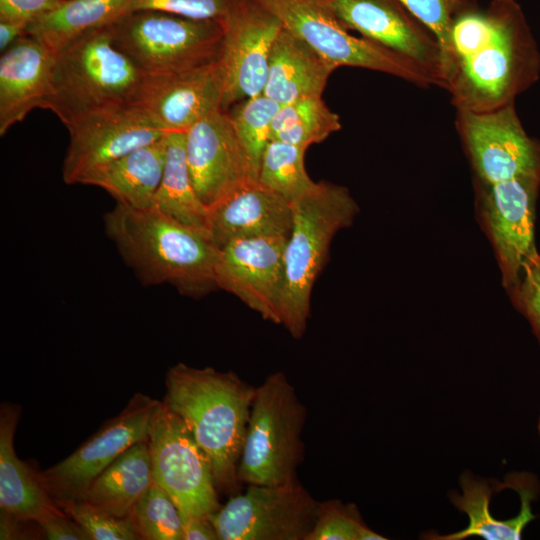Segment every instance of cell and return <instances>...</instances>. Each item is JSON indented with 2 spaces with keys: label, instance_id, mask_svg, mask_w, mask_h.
<instances>
[{
  "label": "cell",
  "instance_id": "cell-25",
  "mask_svg": "<svg viewBox=\"0 0 540 540\" xmlns=\"http://www.w3.org/2000/svg\"><path fill=\"white\" fill-rule=\"evenodd\" d=\"M165 159L166 135L103 166L84 184L100 187L116 203L134 209H150L162 179Z\"/></svg>",
  "mask_w": 540,
  "mask_h": 540
},
{
  "label": "cell",
  "instance_id": "cell-15",
  "mask_svg": "<svg viewBox=\"0 0 540 540\" xmlns=\"http://www.w3.org/2000/svg\"><path fill=\"white\" fill-rule=\"evenodd\" d=\"M287 236L233 240L220 248L215 269L217 289L239 298L263 319L281 324L280 302Z\"/></svg>",
  "mask_w": 540,
  "mask_h": 540
},
{
  "label": "cell",
  "instance_id": "cell-17",
  "mask_svg": "<svg viewBox=\"0 0 540 540\" xmlns=\"http://www.w3.org/2000/svg\"><path fill=\"white\" fill-rule=\"evenodd\" d=\"M67 129L62 176L69 185L84 184L103 166L166 135L130 105L91 114Z\"/></svg>",
  "mask_w": 540,
  "mask_h": 540
},
{
  "label": "cell",
  "instance_id": "cell-38",
  "mask_svg": "<svg viewBox=\"0 0 540 540\" xmlns=\"http://www.w3.org/2000/svg\"><path fill=\"white\" fill-rule=\"evenodd\" d=\"M63 0H0V20L29 25L59 6Z\"/></svg>",
  "mask_w": 540,
  "mask_h": 540
},
{
  "label": "cell",
  "instance_id": "cell-37",
  "mask_svg": "<svg viewBox=\"0 0 540 540\" xmlns=\"http://www.w3.org/2000/svg\"><path fill=\"white\" fill-rule=\"evenodd\" d=\"M512 290L519 310L530 322L540 342V258L524 268Z\"/></svg>",
  "mask_w": 540,
  "mask_h": 540
},
{
  "label": "cell",
  "instance_id": "cell-21",
  "mask_svg": "<svg viewBox=\"0 0 540 540\" xmlns=\"http://www.w3.org/2000/svg\"><path fill=\"white\" fill-rule=\"evenodd\" d=\"M55 53L29 34L0 57V135L35 108L44 109L53 92Z\"/></svg>",
  "mask_w": 540,
  "mask_h": 540
},
{
  "label": "cell",
  "instance_id": "cell-36",
  "mask_svg": "<svg viewBox=\"0 0 540 540\" xmlns=\"http://www.w3.org/2000/svg\"><path fill=\"white\" fill-rule=\"evenodd\" d=\"M233 0H132L130 11L158 10L197 20H220Z\"/></svg>",
  "mask_w": 540,
  "mask_h": 540
},
{
  "label": "cell",
  "instance_id": "cell-1",
  "mask_svg": "<svg viewBox=\"0 0 540 540\" xmlns=\"http://www.w3.org/2000/svg\"><path fill=\"white\" fill-rule=\"evenodd\" d=\"M540 77V50L517 0L466 6L454 18L440 85L456 110L490 112Z\"/></svg>",
  "mask_w": 540,
  "mask_h": 540
},
{
  "label": "cell",
  "instance_id": "cell-16",
  "mask_svg": "<svg viewBox=\"0 0 540 540\" xmlns=\"http://www.w3.org/2000/svg\"><path fill=\"white\" fill-rule=\"evenodd\" d=\"M540 176L483 184L482 209L506 288L513 289L524 268L540 258L534 239Z\"/></svg>",
  "mask_w": 540,
  "mask_h": 540
},
{
  "label": "cell",
  "instance_id": "cell-35",
  "mask_svg": "<svg viewBox=\"0 0 540 540\" xmlns=\"http://www.w3.org/2000/svg\"><path fill=\"white\" fill-rule=\"evenodd\" d=\"M435 37L441 66L446 58L451 27L456 15L469 4L467 0H399ZM440 85V84H439Z\"/></svg>",
  "mask_w": 540,
  "mask_h": 540
},
{
  "label": "cell",
  "instance_id": "cell-6",
  "mask_svg": "<svg viewBox=\"0 0 540 540\" xmlns=\"http://www.w3.org/2000/svg\"><path fill=\"white\" fill-rule=\"evenodd\" d=\"M306 408L282 372L256 387L237 475L247 485L296 481L304 457Z\"/></svg>",
  "mask_w": 540,
  "mask_h": 540
},
{
  "label": "cell",
  "instance_id": "cell-19",
  "mask_svg": "<svg viewBox=\"0 0 540 540\" xmlns=\"http://www.w3.org/2000/svg\"><path fill=\"white\" fill-rule=\"evenodd\" d=\"M128 105L166 134L186 133L222 109L214 64L178 73L143 74Z\"/></svg>",
  "mask_w": 540,
  "mask_h": 540
},
{
  "label": "cell",
  "instance_id": "cell-33",
  "mask_svg": "<svg viewBox=\"0 0 540 540\" xmlns=\"http://www.w3.org/2000/svg\"><path fill=\"white\" fill-rule=\"evenodd\" d=\"M363 521L358 507L338 499L319 502L316 519L306 540H385Z\"/></svg>",
  "mask_w": 540,
  "mask_h": 540
},
{
  "label": "cell",
  "instance_id": "cell-32",
  "mask_svg": "<svg viewBox=\"0 0 540 540\" xmlns=\"http://www.w3.org/2000/svg\"><path fill=\"white\" fill-rule=\"evenodd\" d=\"M141 539L184 540L180 512L155 481L136 503L133 513Z\"/></svg>",
  "mask_w": 540,
  "mask_h": 540
},
{
  "label": "cell",
  "instance_id": "cell-8",
  "mask_svg": "<svg viewBox=\"0 0 540 540\" xmlns=\"http://www.w3.org/2000/svg\"><path fill=\"white\" fill-rule=\"evenodd\" d=\"M255 1L336 68H365L421 87L435 85L430 75L409 59L369 39L350 34L324 0Z\"/></svg>",
  "mask_w": 540,
  "mask_h": 540
},
{
  "label": "cell",
  "instance_id": "cell-4",
  "mask_svg": "<svg viewBox=\"0 0 540 540\" xmlns=\"http://www.w3.org/2000/svg\"><path fill=\"white\" fill-rule=\"evenodd\" d=\"M291 207L280 319L298 339L306 330L312 288L326 263L330 244L338 231L352 223L359 208L347 188L323 181L315 182Z\"/></svg>",
  "mask_w": 540,
  "mask_h": 540
},
{
  "label": "cell",
  "instance_id": "cell-14",
  "mask_svg": "<svg viewBox=\"0 0 540 540\" xmlns=\"http://www.w3.org/2000/svg\"><path fill=\"white\" fill-rule=\"evenodd\" d=\"M185 151L196 194L211 210L256 180L227 111L217 109L186 133Z\"/></svg>",
  "mask_w": 540,
  "mask_h": 540
},
{
  "label": "cell",
  "instance_id": "cell-11",
  "mask_svg": "<svg viewBox=\"0 0 540 540\" xmlns=\"http://www.w3.org/2000/svg\"><path fill=\"white\" fill-rule=\"evenodd\" d=\"M318 506L298 480L248 485L209 518L219 540H306Z\"/></svg>",
  "mask_w": 540,
  "mask_h": 540
},
{
  "label": "cell",
  "instance_id": "cell-42",
  "mask_svg": "<svg viewBox=\"0 0 540 540\" xmlns=\"http://www.w3.org/2000/svg\"><path fill=\"white\" fill-rule=\"evenodd\" d=\"M537 429H538V434H539V437H540V413H539V418H538Z\"/></svg>",
  "mask_w": 540,
  "mask_h": 540
},
{
  "label": "cell",
  "instance_id": "cell-41",
  "mask_svg": "<svg viewBox=\"0 0 540 540\" xmlns=\"http://www.w3.org/2000/svg\"><path fill=\"white\" fill-rule=\"evenodd\" d=\"M27 25L0 20V51L3 53L10 48L16 41L27 34Z\"/></svg>",
  "mask_w": 540,
  "mask_h": 540
},
{
  "label": "cell",
  "instance_id": "cell-40",
  "mask_svg": "<svg viewBox=\"0 0 540 540\" xmlns=\"http://www.w3.org/2000/svg\"><path fill=\"white\" fill-rule=\"evenodd\" d=\"M184 540H219L209 517L181 515Z\"/></svg>",
  "mask_w": 540,
  "mask_h": 540
},
{
  "label": "cell",
  "instance_id": "cell-39",
  "mask_svg": "<svg viewBox=\"0 0 540 540\" xmlns=\"http://www.w3.org/2000/svg\"><path fill=\"white\" fill-rule=\"evenodd\" d=\"M38 524L48 540H90L85 531L64 511L53 513Z\"/></svg>",
  "mask_w": 540,
  "mask_h": 540
},
{
  "label": "cell",
  "instance_id": "cell-12",
  "mask_svg": "<svg viewBox=\"0 0 540 540\" xmlns=\"http://www.w3.org/2000/svg\"><path fill=\"white\" fill-rule=\"evenodd\" d=\"M159 402L141 392L135 393L117 416L105 421L72 454L37 473L54 502L60 506L83 500L88 487L99 474L132 445L148 439Z\"/></svg>",
  "mask_w": 540,
  "mask_h": 540
},
{
  "label": "cell",
  "instance_id": "cell-27",
  "mask_svg": "<svg viewBox=\"0 0 540 540\" xmlns=\"http://www.w3.org/2000/svg\"><path fill=\"white\" fill-rule=\"evenodd\" d=\"M132 0H63L27 27V34L57 53L81 36L111 26L130 12Z\"/></svg>",
  "mask_w": 540,
  "mask_h": 540
},
{
  "label": "cell",
  "instance_id": "cell-34",
  "mask_svg": "<svg viewBox=\"0 0 540 540\" xmlns=\"http://www.w3.org/2000/svg\"><path fill=\"white\" fill-rule=\"evenodd\" d=\"M59 507L85 531L90 540L141 539L133 515L116 517L84 500L71 501Z\"/></svg>",
  "mask_w": 540,
  "mask_h": 540
},
{
  "label": "cell",
  "instance_id": "cell-5",
  "mask_svg": "<svg viewBox=\"0 0 540 540\" xmlns=\"http://www.w3.org/2000/svg\"><path fill=\"white\" fill-rule=\"evenodd\" d=\"M142 75L115 45L111 26L91 31L55 54L53 92L44 109L68 128L91 114L128 105Z\"/></svg>",
  "mask_w": 540,
  "mask_h": 540
},
{
  "label": "cell",
  "instance_id": "cell-2",
  "mask_svg": "<svg viewBox=\"0 0 540 540\" xmlns=\"http://www.w3.org/2000/svg\"><path fill=\"white\" fill-rule=\"evenodd\" d=\"M103 219L106 235L144 285L168 283L194 299L217 289L220 248L208 230L180 223L154 208L120 203Z\"/></svg>",
  "mask_w": 540,
  "mask_h": 540
},
{
  "label": "cell",
  "instance_id": "cell-13",
  "mask_svg": "<svg viewBox=\"0 0 540 540\" xmlns=\"http://www.w3.org/2000/svg\"><path fill=\"white\" fill-rule=\"evenodd\" d=\"M457 128L482 184L540 176V143L509 104L490 112L457 110Z\"/></svg>",
  "mask_w": 540,
  "mask_h": 540
},
{
  "label": "cell",
  "instance_id": "cell-23",
  "mask_svg": "<svg viewBox=\"0 0 540 540\" xmlns=\"http://www.w3.org/2000/svg\"><path fill=\"white\" fill-rule=\"evenodd\" d=\"M291 228V204L257 180L241 187L208 215V231L219 248L241 238L289 237Z\"/></svg>",
  "mask_w": 540,
  "mask_h": 540
},
{
  "label": "cell",
  "instance_id": "cell-20",
  "mask_svg": "<svg viewBox=\"0 0 540 540\" xmlns=\"http://www.w3.org/2000/svg\"><path fill=\"white\" fill-rule=\"evenodd\" d=\"M506 486L515 489L521 498L519 513L506 520L496 519L490 511V502L497 482L477 478L465 471L459 477L462 492L451 491L448 498L452 505L468 517V525L457 532L437 534L425 532L421 538L429 540H464L469 537H481L485 540H518L526 526L536 516L532 511V502L537 495V481L528 473L509 474Z\"/></svg>",
  "mask_w": 540,
  "mask_h": 540
},
{
  "label": "cell",
  "instance_id": "cell-24",
  "mask_svg": "<svg viewBox=\"0 0 540 540\" xmlns=\"http://www.w3.org/2000/svg\"><path fill=\"white\" fill-rule=\"evenodd\" d=\"M335 69L332 63L283 26L271 49L263 94L279 105L322 96Z\"/></svg>",
  "mask_w": 540,
  "mask_h": 540
},
{
  "label": "cell",
  "instance_id": "cell-26",
  "mask_svg": "<svg viewBox=\"0 0 540 540\" xmlns=\"http://www.w3.org/2000/svg\"><path fill=\"white\" fill-rule=\"evenodd\" d=\"M154 481L148 439L123 452L88 487L83 500L116 517L132 515Z\"/></svg>",
  "mask_w": 540,
  "mask_h": 540
},
{
  "label": "cell",
  "instance_id": "cell-3",
  "mask_svg": "<svg viewBox=\"0 0 540 540\" xmlns=\"http://www.w3.org/2000/svg\"><path fill=\"white\" fill-rule=\"evenodd\" d=\"M162 400L179 415L210 459L219 493L239 494L237 470L256 387L232 371L179 362L165 376Z\"/></svg>",
  "mask_w": 540,
  "mask_h": 540
},
{
  "label": "cell",
  "instance_id": "cell-30",
  "mask_svg": "<svg viewBox=\"0 0 540 540\" xmlns=\"http://www.w3.org/2000/svg\"><path fill=\"white\" fill-rule=\"evenodd\" d=\"M307 148L270 140L261 158L257 181L290 204L315 183L305 169Z\"/></svg>",
  "mask_w": 540,
  "mask_h": 540
},
{
  "label": "cell",
  "instance_id": "cell-22",
  "mask_svg": "<svg viewBox=\"0 0 540 540\" xmlns=\"http://www.w3.org/2000/svg\"><path fill=\"white\" fill-rule=\"evenodd\" d=\"M21 407L2 403L0 408L1 539H11L20 522L39 523L61 512L41 484L38 474L21 461L14 449V433Z\"/></svg>",
  "mask_w": 540,
  "mask_h": 540
},
{
  "label": "cell",
  "instance_id": "cell-10",
  "mask_svg": "<svg viewBox=\"0 0 540 540\" xmlns=\"http://www.w3.org/2000/svg\"><path fill=\"white\" fill-rule=\"evenodd\" d=\"M220 22L223 37L214 71L227 111L263 94L271 49L283 25L255 0H233Z\"/></svg>",
  "mask_w": 540,
  "mask_h": 540
},
{
  "label": "cell",
  "instance_id": "cell-18",
  "mask_svg": "<svg viewBox=\"0 0 540 540\" xmlns=\"http://www.w3.org/2000/svg\"><path fill=\"white\" fill-rule=\"evenodd\" d=\"M343 25L409 59L440 84L434 35L399 0H324Z\"/></svg>",
  "mask_w": 540,
  "mask_h": 540
},
{
  "label": "cell",
  "instance_id": "cell-9",
  "mask_svg": "<svg viewBox=\"0 0 540 540\" xmlns=\"http://www.w3.org/2000/svg\"><path fill=\"white\" fill-rule=\"evenodd\" d=\"M148 444L154 481L181 515L209 517L219 510L210 459L182 418L163 401L154 412Z\"/></svg>",
  "mask_w": 540,
  "mask_h": 540
},
{
  "label": "cell",
  "instance_id": "cell-7",
  "mask_svg": "<svg viewBox=\"0 0 540 540\" xmlns=\"http://www.w3.org/2000/svg\"><path fill=\"white\" fill-rule=\"evenodd\" d=\"M115 45L142 74L199 69L217 60L220 20H197L158 10L130 11L111 25Z\"/></svg>",
  "mask_w": 540,
  "mask_h": 540
},
{
  "label": "cell",
  "instance_id": "cell-29",
  "mask_svg": "<svg viewBox=\"0 0 540 540\" xmlns=\"http://www.w3.org/2000/svg\"><path fill=\"white\" fill-rule=\"evenodd\" d=\"M338 114L328 108L322 96L305 97L281 105L271 129V140L308 148L341 129Z\"/></svg>",
  "mask_w": 540,
  "mask_h": 540
},
{
  "label": "cell",
  "instance_id": "cell-31",
  "mask_svg": "<svg viewBox=\"0 0 540 540\" xmlns=\"http://www.w3.org/2000/svg\"><path fill=\"white\" fill-rule=\"evenodd\" d=\"M227 111L257 180L262 155L271 140L272 123L281 105L260 94Z\"/></svg>",
  "mask_w": 540,
  "mask_h": 540
},
{
  "label": "cell",
  "instance_id": "cell-28",
  "mask_svg": "<svg viewBox=\"0 0 540 540\" xmlns=\"http://www.w3.org/2000/svg\"><path fill=\"white\" fill-rule=\"evenodd\" d=\"M185 133L166 134V159L153 207L176 221L208 230L209 211L198 198L186 160Z\"/></svg>",
  "mask_w": 540,
  "mask_h": 540
}]
</instances>
